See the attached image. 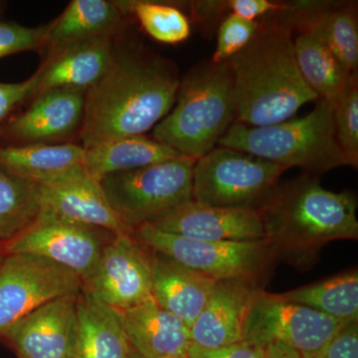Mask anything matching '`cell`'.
<instances>
[{"mask_svg": "<svg viewBox=\"0 0 358 358\" xmlns=\"http://www.w3.org/2000/svg\"><path fill=\"white\" fill-rule=\"evenodd\" d=\"M180 80L173 62L143 44L115 45L109 69L86 92L82 147L145 136L173 109Z\"/></svg>", "mask_w": 358, "mask_h": 358, "instance_id": "1", "label": "cell"}, {"mask_svg": "<svg viewBox=\"0 0 358 358\" xmlns=\"http://www.w3.org/2000/svg\"><path fill=\"white\" fill-rule=\"evenodd\" d=\"M251 41L228 60L234 90L235 122L267 127L288 121L319 96L303 81L293 32L277 14L259 20Z\"/></svg>", "mask_w": 358, "mask_h": 358, "instance_id": "2", "label": "cell"}, {"mask_svg": "<svg viewBox=\"0 0 358 358\" xmlns=\"http://www.w3.org/2000/svg\"><path fill=\"white\" fill-rule=\"evenodd\" d=\"M259 211L277 259L301 267L329 242L358 238L355 195L327 190L312 174L275 186Z\"/></svg>", "mask_w": 358, "mask_h": 358, "instance_id": "3", "label": "cell"}, {"mask_svg": "<svg viewBox=\"0 0 358 358\" xmlns=\"http://www.w3.org/2000/svg\"><path fill=\"white\" fill-rule=\"evenodd\" d=\"M235 119L229 64L209 60L181 78L176 103L155 127L152 138L196 160L217 147Z\"/></svg>", "mask_w": 358, "mask_h": 358, "instance_id": "4", "label": "cell"}, {"mask_svg": "<svg viewBox=\"0 0 358 358\" xmlns=\"http://www.w3.org/2000/svg\"><path fill=\"white\" fill-rule=\"evenodd\" d=\"M218 145L286 167H300L312 176L346 166L336 141L334 102L317 101L312 112L299 119L267 127L234 122Z\"/></svg>", "mask_w": 358, "mask_h": 358, "instance_id": "5", "label": "cell"}, {"mask_svg": "<svg viewBox=\"0 0 358 358\" xmlns=\"http://www.w3.org/2000/svg\"><path fill=\"white\" fill-rule=\"evenodd\" d=\"M133 236L152 251L173 259L216 282L242 280L262 284L278 260L267 239L258 241H205L164 232L145 223Z\"/></svg>", "mask_w": 358, "mask_h": 358, "instance_id": "6", "label": "cell"}, {"mask_svg": "<svg viewBox=\"0 0 358 358\" xmlns=\"http://www.w3.org/2000/svg\"><path fill=\"white\" fill-rule=\"evenodd\" d=\"M286 171L268 160L217 145L195 162L192 199L210 206L258 210Z\"/></svg>", "mask_w": 358, "mask_h": 358, "instance_id": "7", "label": "cell"}, {"mask_svg": "<svg viewBox=\"0 0 358 358\" xmlns=\"http://www.w3.org/2000/svg\"><path fill=\"white\" fill-rule=\"evenodd\" d=\"M194 159L180 157L101 179L108 201L131 231L192 199Z\"/></svg>", "mask_w": 358, "mask_h": 358, "instance_id": "8", "label": "cell"}, {"mask_svg": "<svg viewBox=\"0 0 358 358\" xmlns=\"http://www.w3.org/2000/svg\"><path fill=\"white\" fill-rule=\"evenodd\" d=\"M345 322L261 289L245 329V341L265 348L281 343L303 358H317Z\"/></svg>", "mask_w": 358, "mask_h": 358, "instance_id": "9", "label": "cell"}, {"mask_svg": "<svg viewBox=\"0 0 358 358\" xmlns=\"http://www.w3.org/2000/svg\"><path fill=\"white\" fill-rule=\"evenodd\" d=\"M83 289L79 275L50 260L30 254H6L0 263V338L45 303L79 294Z\"/></svg>", "mask_w": 358, "mask_h": 358, "instance_id": "10", "label": "cell"}, {"mask_svg": "<svg viewBox=\"0 0 358 358\" xmlns=\"http://www.w3.org/2000/svg\"><path fill=\"white\" fill-rule=\"evenodd\" d=\"M108 231L40 213L30 227L3 243L6 254H30L58 264L79 275L84 285L95 274L103 249L114 237Z\"/></svg>", "mask_w": 358, "mask_h": 358, "instance_id": "11", "label": "cell"}, {"mask_svg": "<svg viewBox=\"0 0 358 358\" xmlns=\"http://www.w3.org/2000/svg\"><path fill=\"white\" fill-rule=\"evenodd\" d=\"M152 250L133 234L114 236L84 289L115 310L140 305L152 298Z\"/></svg>", "mask_w": 358, "mask_h": 358, "instance_id": "12", "label": "cell"}, {"mask_svg": "<svg viewBox=\"0 0 358 358\" xmlns=\"http://www.w3.org/2000/svg\"><path fill=\"white\" fill-rule=\"evenodd\" d=\"M78 296L49 301L7 329L2 338L17 358H75Z\"/></svg>", "mask_w": 358, "mask_h": 358, "instance_id": "13", "label": "cell"}, {"mask_svg": "<svg viewBox=\"0 0 358 358\" xmlns=\"http://www.w3.org/2000/svg\"><path fill=\"white\" fill-rule=\"evenodd\" d=\"M148 224L180 236L205 241H258L266 239L262 215L256 209L223 208L189 199Z\"/></svg>", "mask_w": 358, "mask_h": 358, "instance_id": "14", "label": "cell"}, {"mask_svg": "<svg viewBox=\"0 0 358 358\" xmlns=\"http://www.w3.org/2000/svg\"><path fill=\"white\" fill-rule=\"evenodd\" d=\"M357 1H289L278 17L292 32L310 33L331 49L350 74H358Z\"/></svg>", "mask_w": 358, "mask_h": 358, "instance_id": "15", "label": "cell"}, {"mask_svg": "<svg viewBox=\"0 0 358 358\" xmlns=\"http://www.w3.org/2000/svg\"><path fill=\"white\" fill-rule=\"evenodd\" d=\"M39 192L40 213L106 230L115 236L133 234L113 210L101 181L84 169L60 180L39 185Z\"/></svg>", "mask_w": 358, "mask_h": 358, "instance_id": "16", "label": "cell"}, {"mask_svg": "<svg viewBox=\"0 0 358 358\" xmlns=\"http://www.w3.org/2000/svg\"><path fill=\"white\" fill-rule=\"evenodd\" d=\"M86 92L57 89L37 95L22 114L7 120L0 136L21 145L63 140L81 128Z\"/></svg>", "mask_w": 358, "mask_h": 358, "instance_id": "17", "label": "cell"}, {"mask_svg": "<svg viewBox=\"0 0 358 358\" xmlns=\"http://www.w3.org/2000/svg\"><path fill=\"white\" fill-rule=\"evenodd\" d=\"M262 289L258 282L242 280L216 282L190 327L192 345L214 350L244 341L250 310Z\"/></svg>", "mask_w": 358, "mask_h": 358, "instance_id": "18", "label": "cell"}, {"mask_svg": "<svg viewBox=\"0 0 358 358\" xmlns=\"http://www.w3.org/2000/svg\"><path fill=\"white\" fill-rule=\"evenodd\" d=\"M115 313L131 350L141 358H188L192 345L190 327L154 298Z\"/></svg>", "mask_w": 358, "mask_h": 358, "instance_id": "19", "label": "cell"}, {"mask_svg": "<svg viewBox=\"0 0 358 358\" xmlns=\"http://www.w3.org/2000/svg\"><path fill=\"white\" fill-rule=\"evenodd\" d=\"M113 37H101L70 45L52 53L40 69L36 95L57 89L87 92L105 75L114 59Z\"/></svg>", "mask_w": 358, "mask_h": 358, "instance_id": "20", "label": "cell"}, {"mask_svg": "<svg viewBox=\"0 0 358 358\" xmlns=\"http://www.w3.org/2000/svg\"><path fill=\"white\" fill-rule=\"evenodd\" d=\"M152 261V298L192 327L215 286V280L159 252Z\"/></svg>", "mask_w": 358, "mask_h": 358, "instance_id": "21", "label": "cell"}, {"mask_svg": "<svg viewBox=\"0 0 358 358\" xmlns=\"http://www.w3.org/2000/svg\"><path fill=\"white\" fill-rule=\"evenodd\" d=\"M85 152L73 143L0 145V169L35 185H47L84 169Z\"/></svg>", "mask_w": 358, "mask_h": 358, "instance_id": "22", "label": "cell"}, {"mask_svg": "<svg viewBox=\"0 0 358 358\" xmlns=\"http://www.w3.org/2000/svg\"><path fill=\"white\" fill-rule=\"evenodd\" d=\"M75 358H129L131 348L117 313L83 291L78 296Z\"/></svg>", "mask_w": 358, "mask_h": 358, "instance_id": "23", "label": "cell"}, {"mask_svg": "<svg viewBox=\"0 0 358 358\" xmlns=\"http://www.w3.org/2000/svg\"><path fill=\"white\" fill-rule=\"evenodd\" d=\"M122 23L124 14L115 1L73 0L58 20L50 23L46 44L55 52L80 42L114 37Z\"/></svg>", "mask_w": 358, "mask_h": 358, "instance_id": "24", "label": "cell"}, {"mask_svg": "<svg viewBox=\"0 0 358 358\" xmlns=\"http://www.w3.org/2000/svg\"><path fill=\"white\" fill-rule=\"evenodd\" d=\"M180 157L173 148L145 136H129L87 148L83 166L94 178L101 179Z\"/></svg>", "mask_w": 358, "mask_h": 358, "instance_id": "25", "label": "cell"}, {"mask_svg": "<svg viewBox=\"0 0 358 358\" xmlns=\"http://www.w3.org/2000/svg\"><path fill=\"white\" fill-rule=\"evenodd\" d=\"M294 50L303 81L319 100L334 102L355 75L350 74L331 49L310 33H296Z\"/></svg>", "mask_w": 358, "mask_h": 358, "instance_id": "26", "label": "cell"}, {"mask_svg": "<svg viewBox=\"0 0 358 358\" xmlns=\"http://www.w3.org/2000/svg\"><path fill=\"white\" fill-rule=\"evenodd\" d=\"M278 294L345 324L358 320L357 268Z\"/></svg>", "mask_w": 358, "mask_h": 358, "instance_id": "27", "label": "cell"}, {"mask_svg": "<svg viewBox=\"0 0 358 358\" xmlns=\"http://www.w3.org/2000/svg\"><path fill=\"white\" fill-rule=\"evenodd\" d=\"M41 212L39 185L0 169V240L11 241L27 229Z\"/></svg>", "mask_w": 358, "mask_h": 358, "instance_id": "28", "label": "cell"}, {"mask_svg": "<svg viewBox=\"0 0 358 358\" xmlns=\"http://www.w3.org/2000/svg\"><path fill=\"white\" fill-rule=\"evenodd\" d=\"M122 14H131L152 39L164 44H179L189 38V18L178 4L171 2L115 1Z\"/></svg>", "mask_w": 358, "mask_h": 358, "instance_id": "29", "label": "cell"}, {"mask_svg": "<svg viewBox=\"0 0 358 358\" xmlns=\"http://www.w3.org/2000/svg\"><path fill=\"white\" fill-rule=\"evenodd\" d=\"M334 126L336 141L346 166H358V74L334 101Z\"/></svg>", "mask_w": 358, "mask_h": 358, "instance_id": "30", "label": "cell"}, {"mask_svg": "<svg viewBox=\"0 0 358 358\" xmlns=\"http://www.w3.org/2000/svg\"><path fill=\"white\" fill-rule=\"evenodd\" d=\"M259 26V21L243 20L233 14L225 16L219 26L217 44L211 61L227 62L247 46L256 34Z\"/></svg>", "mask_w": 358, "mask_h": 358, "instance_id": "31", "label": "cell"}, {"mask_svg": "<svg viewBox=\"0 0 358 358\" xmlns=\"http://www.w3.org/2000/svg\"><path fill=\"white\" fill-rule=\"evenodd\" d=\"M49 28L50 24L26 27L0 20V59L43 46L47 43Z\"/></svg>", "mask_w": 358, "mask_h": 358, "instance_id": "32", "label": "cell"}, {"mask_svg": "<svg viewBox=\"0 0 358 358\" xmlns=\"http://www.w3.org/2000/svg\"><path fill=\"white\" fill-rule=\"evenodd\" d=\"M40 83V71H37L29 79L17 83L0 82V128L8 120V115L16 106L25 99L36 95Z\"/></svg>", "mask_w": 358, "mask_h": 358, "instance_id": "33", "label": "cell"}, {"mask_svg": "<svg viewBox=\"0 0 358 358\" xmlns=\"http://www.w3.org/2000/svg\"><path fill=\"white\" fill-rule=\"evenodd\" d=\"M317 358H358V320L343 324Z\"/></svg>", "mask_w": 358, "mask_h": 358, "instance_id": "34", "label": "cell"}, {"mask_svg": "<svg viewBox=\"0 0 358 358\" xmlns=\"http://www.w3.org/2000/svg\"><path fill=\"white\" fill-rule=\"evenodd\" d=\"M227 15L233 14L249 21H259L268 14L280 13L286 9L285 1L271 0H226Z\"/></svg>", "mask_w": 358, "mask_h": 358, "instance_id": "35", "label": "cell"}, {"mask_svg": "<svg viewBox=\"0 0 358 358\" xmlns=\"http://www.w3.org/2000/svg\"><path fill=\"white\" fill-rule=\"evenodd\" d=\"M188 358H265V348L245 341L214 350H205L192 345Z\"/></svg>", "mask_w": 358, "mask_h": 358, "instance_id": "36", "label": "cell"}, {"mask_svg": "<svg viewBox=\"0 0 358 358\" xmlns=\"http://www.w3.org/2000/svg\"><path fill=\"white\" fill-rule=\"evenodd\" d=\"M193 21L201 25H211L227 16L225 1L187 2Z\"/></svg>", "mask_w": 358, "mask_h": 358, "instance_id": "37", "label": "cell"}, {"mask_svg": "<svg viewBox=\"0 0 358 358\" xmlns=\"http://www.w3.org/2000/svg\"><path fill=\"white\" fill-rule=\"evenodd\" d=\"M265 358H303L296 350L281 343H271L265 348Z\"/></svg>", "mask_w": 358, "mask_h": 358, "instance_id": "38", "label": "cell"}, {"mask_svg": "<svg viewBox=\"0 0 358 358\" xmlns=\"http://www.w3.org/2000/svg\"><path fill=\"white\" fill-rule=\"evenodd\" d=\"M4 252H3V242L0 240V263H1L2 259H3Z\"/></svg>", "mask_w": 358, "mask_h": 358, "instance_id": "39", "label": "cell"}, {"mask_svg": "<svg viewBox=\"0 0 358 358\" xmlns=\"http://www.w3.org/2000/svg\"><path fill=\"white\" fill-rule=\"evenodd\" d=\"M129 358H141L138 353L134 352L133 350H131V355H129Z\"/></svg>", "mask_w": 358, "mask_h": 358, "instance_id": "40", "label": "cell"}]
</instances>
